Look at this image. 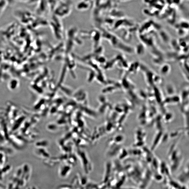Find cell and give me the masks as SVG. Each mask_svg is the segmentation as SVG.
<instances>
[{"mask_svg":"<svg viewBox=\"0 0 189 189\" xmlns=\"http://www.w3.org/2000/svg\"><path fill=\"white\" fill-rule=\"evenodd\" d=\"M119 1H129V0H119Z\"/></svg>","mask_w":189,"mask_h":189,"instance_id":"6da1fadb","label":"cell"}]
</instances>
